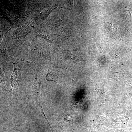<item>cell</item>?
I'll list each match as a JSON object with an SVG mask.
<instances>
[{
	"mask_svg": "<svg viewBox=\"0 0 132 132\" xmlns=\"http://www.w3.org/2000/svg\"><path fill=\"white\" fill-rule=\"evenodd\" d=\"M23 18H25V17H23Z\"/></svg>",
	"mask_w": 132,
	"mask_h": 132,
	"instance_id": "cell-10",
	"label": "cell"
},
{
	"mask_svg": "<svg viewBox=\"0 0 132 132\" xmlns=\"http://www.w3.org/2000/svg\"><path fill=\"white\" fill-rule=\"evenodd\" d=\"M32 27L33 28H34V25H33V26H32Z\"/></svg>",
	"mask_w": 132,
	"mask_h": 132,
	"instance_id": "cell-8",
	"label": "cell"
},
{
	"mask_svg": "<svg viewBox=\"0 0 132 132\" xmlns=\"http://www.w3.org/2000/svg\"><path fill=\"white\" fill-rule=\"evenodd\" d=\"M106 23L107 29L110 32L112 33L116 37L119 39L125 41L121 39L118 35L117 32V25L116 23H113L108 22Z\"/></svg>",
	"mask_w": 132,
	"mask_h": 132,
	"instance_id": "cell-5",
	"label": "cell"
},
{
	"mask_svg": "<svg viewBox=\"0 0 132 132\" xmlns=\"http://www.w3.org/2000/svg\"><path fill=\"white\" fill-rule=\"evenodd\" d=\"M3 12H7V11L6 10H4V11Z\"/></svg>",
	"mask_w": 132,
	"mask_h": 132,
	"instance_id": "cell-6",
	"label": "cell"
},
{
	"mask_svg": "<svg viewBox=\"0 0 132 132\" xmlns=\"http://www.w3.org/2000/svg\"><path fill=\"white\" fill-rule=\"evenodd\" d=\"M8 16L9 18H11V17H10V16L9 15H8Z\"/></svg>",
	"mask_w": 132,
	"mask_h": 132,
	"instance_id": "cell-7",
	"label": "cell"
},
{
	"mask_svg": "<svg viewBox=\"0 0 132 132\" xmlns=\"http://www.w3.org/2000/svg\"><path fill=\"white\" fill-rule=\"evenodd\" d=\"M18 18H18V17H17V18H16V19H18Z\"/></svg>",
	"mask_w": 132,
	"mask_h": 132,
	"instance_id": "cell-9",
	"label": "cell"
},
{
	"mask_svg": "<svg viewBox=\"0 0 132 132\" xmlns=\"http://www.w3.org/2000/svg\"><path fill=\"white\" fill-rule=\"evenodd\" d=\"M12 60L14 69L12 74L11 75V89L19 83L21 78V76L22 71V66L20 64L19 60H21L16 59Z\"/></svg>",
	"mask_w": 132,
	"mask_h": 132,
	"instance_id": "cell-2",
	"label": "cell"
},
{
	"mask_svg": "<svg viewBox=\"0 0 132 132\" xmlns=\"http://www.w3.org/2000/svg\"><path fill=\"white\" fill-rule=\"evenodd\" d=\"M92 83L94 89L96 91L99 95L100 99L102 101L107 100L108 99V97L107 96V92L105 91L99 89L97 85L93 82Z\"/></svg>",
	"mask_w": 132,
	"mask_h": 132,
	"instance_id": "cell-4",
	"label": "cell"
},
{
	"mask_svg": "<svg viewBox=\"0 0 132 132\" xmlns=\"http://www.w3.org/2000/svg\"><path fill=\"white\" fill-rule=\"evenodd\" d=\"M44 75L47 81H52L57 83L58 76L53 71L48 70H45Z\"/></svg>",
	"mask_w": 132,
	"mask_h": 132,
	"instance_id": "cell-3",
	"label": "cell"
},
{
	"mask_svg": "<svg viewBox=\"0 0 132 132\" xmlns=\"http://www.w3.org/2000/svg\"><path fill=\"white\" fill-rule=\"evenodd\" d=\"M37 71L36 73L32 90L34 100L44 118L46 117L43 111L42 105V90L43 86Z\"/></svg>",
	"mask_w": 132,
	"mask_h": 132,
	"instance_id": "cell-1",
	"label": "cell"
}]
</instances>
